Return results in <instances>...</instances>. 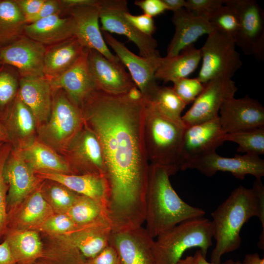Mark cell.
I'll list each match as a JSON object with an SVG mask.
<instances>
[{
    "label": "cell",
    "instance_id": "obj_1",
    "mask_svg": "<svg viewBox=\"0 0 264 264\" xmlns=\"http://www.w3.org/2000/svg\"><path fill=\"white\" fill-rule=\"evenodd\" d=\"M80 110L101 147L109 188L107 215L112 228L142 226L150 165L144 140V100L95 89Z\"/></svg>",
    "mask_w": 264,
    "mask_h": 264
},
{
    "label": "cell",
    "instance_id": "obj_2",
    "mask_svg": "<svg viewBox=\"0 0 264 264\" xmlns=\"http://www.w3.org/2000/svg\"><path fill=\"white\" fill-rule=\"evenodd\" d=\"M211 216L216 242L211 263H220L224 254L240 247L241 229L253 217H258L262 224L258 247L264 250V186L261 180L256 179L251 189L242 186L236 188Z\"/></svg>",
    "mask_w": 264,
    "mask_h": 264
},
{
    "label": "cell",
    "instance_id": "obj_3",
    "mask_svg": "<svg viewBox=\"0 0 264 264\" xmlns=\"http://www.w3.org/2000/svg\"><path fill=\"white\" fill-rule=\"evenodd\" d=\"M166 168L149 165L145 196V229L153 238L179 223L203 217L205 212L183 201L173 188Z\"/></svg>",
    "mask_w": 264,
    "mask_h": 264
},
{
    "label": "cell",
    "instance_id": "obj_4",
    "mask_svg": "<svg viewBox=\"0 0 264 264\" xmlns=\"http://www.w3.org/2000/svg\"><path fill=\"white\" fill-rule=\"evenodd\" d=\"M186 127L163 115L144 99V140L149 164L166 168L172 176L182 164V147Z\"/></svg>",
    "mask_w": 264,
    "mask_h": 264
},
{
    "label": "cell",
    "instance_id": "obj_5",
    "mask_svg": "<svg viewBox=\"0 0 264 264\" xmlns=\"http://www.w3.org/2000/svg\"><path fill=\"white\" fill-rule=\"evenodd\" d=\"M154 240L152 254L154 264H177L184 253L198 247L206 257L212 246L211 221L203 217L183 221L161 233Z\"/></svg>",
    "mask_w": 264,
    "mask_h": 264
},
{
    "label": "cell",
    "instance_id": "obj_6",
    "mask_svg": "<svg viewBox=\"0 0 264 264\" xmlns=\"http://www.w3.org/2000/svg\"><path fill=\"white\" fill-rule=\"evenodd\" d=\"M52 91L50 114L47 122L39 127V133L43 143L64 152L84 126V120L80 109L62 89Z\"/></svg>",
    "mask_w": 264,
    "mask_h": 264
},
{
    "label": "cell",
    "instance_id": "obj_7",
    "mask_svg": "<svg viewBox=\"0 0 264 264\" xmlns=\"http://www.w3.org/2000/svg\"><path fill=\"white\" fill-rule=\"evenodd\" d=\"M231 36L217 30L208 35L200 48L202 64L197 78L203 84L217 78L232 79L242 65Z\"/></svg>",
    "mask_w": 264,
    "mask_h": 264
},
{
    "label": "cell",
    "instance_id": "obj_8",
    "mask_svg": "<svg viewBox=\"0 0 264 264\" xmlns=\"http://www.w3.org/2000/svg\"><path fill=\"white\" fill-rule=\"evenodd\" d=\"M237 13L239 28L234 40L246 55L264 60V12L254 0H224Z\"/></svg>",
    "mask_w": 264,
    "mask_h": 264
},
{
    "label": "cell",
    "instance_id": "obj_9",
    "mask_svg": "<svg viewBox=\"0 0 264 264\" xmlns=\"http://www.w3.org/2000/svg\"><path fill=\"white\" fill-rule=\"evenodd\" d=\"M99 6L102 31L126 36L136 45L142 57L160 55L157 50L156 40L139 32L125 18L124 13L129 11L127 0H100Z\"/></svg>",
    "mask_w": 264,
    "mask_h": 264
},
{
    "label": "cell",
    "instance_id": "obj_10",
    "mask_svg": "<svg viewBox=\"0 0 264 264\" xmlns=\"http://www.w3.org/2000/svg\"><path fill=\"white\" fill-rule=\"evenodd\" d=\"M187 169H196L207 176H212L221 171L229 172L242 180L247 175L261 180L264 176V160L260 156L248 154H236L233 157H222L214 151L183 163L180 170Z\"/></svg>",
    "mask_w": 264,
    "mask_h": 264
},
{
    "label": "cell",
    "instance_id": "obj_11",
    "mask_svg": "<svg viewBox=\"0 0 264 264\" xmlns=\"http://www.w3.org/2000/svg\"><path fill=\"white\" fill-rule=\"evenodd\" d=\"M103 37L115 52L122 64L129 70L132 81L141 92L145 100H150L159 86L155 73L160 66L162 57L160 55L144 58L131 51L125 45L110 33L102 31Z\"/></svg>",
    "mask_w": 264,
    "mask_h": 264
},
{
    "label": "cell",
    "instance_id": "obj_12",
    "mask_svg": "<svg viewBox=\"0 0 264 264\" xmlns=\"http://www.w3.org/2000/svg\"><path fill=\"white\" fill-rule=\"evenodd\" d=\"M64 152L74 174H90L106 178L100 144L94 132L85 123Z\"/></svg>",
    "mask_w": 264,
    "mask_h": 264
},
{
    "label": "cell",
    "instance_id": "obj_13",
    "mask_svg": "<svg viewBox=\"0 0 264 264\" xmlns=\"http://www.w3.org/2000/svg\"><path fill=\"white\" fill-rule=\"evenodd\" d=\"M237 90L232 79L217 78L205 84L202 92L182 116L186 128L218 117L222 104L234 97Z\"/></svg>",
    "mask_w": 264,
    "mask_h": 264
},
{
    "label": "cell",
    "instance_id": "obj_14",
    "mask_svg": "<svg viewBox=\"0 0 264 264\" xmlns=\"http://www.w3.org/2000/svg\"><path fill=\"white\" fill-rule=\"evenodd\" d=\"M45 49L46 46L23 34L0 47V65L13 67L21 77H43Z\"/></svg>",
    "mask_w": 264,
    "mask_h": 264
},
{
    "label": "cell",
    "instance_id": "obj_15",
    "mask_svg": "<svg viewBox=\"0 0 264 264\" xmlns=\"http://www.w3.org/2000/svg\"><path fill=\"white\" fill-rule=\"evenodd\" d=\"M221 129L224 134L264 127V107L248 96L231 97L225 100L219 111Z\"/></svg>",
    "mask_w": 264,
    "mask_h": 264
},
{
    "label": "cell",
    "instance_id": "obj_16",
    "mask_svg": "<svg viewBox=\"0 0 264 264\" xmlns=\"http://www.w3.org/2000/svg\"><path fill=\"white\" fill-rule=\"evenodd\" d=\"M4 179L8 186L7 211L14 209L43 181L24 160L18 149H12L4 164Z\"/></svg>",
    "mask_w": 264,
    "mask_h": 264
},
{
    "label": "cell",
    "instance_id": "obj_17",
    "mask_svg": "<svg viewBox=\"0 0 264 264\" xmlns=\"http://www.w3.org/2000/svg\"><path fill=\"white\" fill-rule=\"evenodd\" d=\"M87 49L88 66L97 90L123 94L136 86L121 62H113L97 50Z\"/></svg>",
    "mask_w": 264,
    "mask_h": 264
},
{
    "label": "cell",
    "instance_id": "obj_18",
    "mask_svg": "<svg viewBox=\"0 0 264 264\" xmlns=\"http://www.w3.org/2000/svg\"><path fill=\"white\" fill-rule=\"evenodd\" d=\"M99 0L93 4L72 8L66 13L73 21L74 36L85 48L95 49L109 60L120 63L104 39L99 25Z\"/></svg>",
    "mask_w": 264,
    "mask_h": 264
},
{
    "label": "cell",
    "instance_id": "obj_19",
    "mask_svg": "<svg viewBox=\"0 0 264 264\" xmlns=\"http://www.w3.org/2000/svg\"><path fill=\"white\" fill-rule=\"evenodd\" d=\"M154 239L142 226L111 231L109 244L116 251L120 264H154Z\"/></svg>",
    "mask_w": 264,
    "mask_h": 264
},
{
    "label": "cell",
    "instance_id": "obj_20",
    "mask_svg": "<svg viewBox=\"0 0 264 264\" xmlns=\"http://www.w3.org/2000/svg\"><path fill=\"white\" fill-rule=\"evenodd\" d=\"M172 20L175 31L167 48V57L178 55L193 45L199 37L208 35L215 30L207 18L185 8L174 12Z\"/></svg>",
    "mask_w": 264,
    "mask_h": 264
},
{
    "label": "cell",
    "instance_id": "obj_21",
    "mask_svg": "<svg viewBox=\"0 0 264 264\" xmlns=\"http://www.w3.org/2000/svg\"><path fill=\"white\" fill-rule=\"evenodd\" d=\"M224 134L219 117L186 127L183 134L181 166L193 158L216 151L224 142Z\"/></svg>",
    "mask_w": 264,
    "mask_h": 264
},
{
    "label": "cell",
    "instance_id": "obj_22",
    "mask_svg": "<svg viewBox=\"0 0 264 264\" xmlns=\"http://www.w3.org/2000/svg\"><path fill=\"white\" fill-rule=\"evenodd\" d=\"M49 81L52 90L62 89L69 100L80 109L88 96L96 89L88 66L87 49L74 65Z\"/></svg>",
    "mask_w": 264,
    "mask_h": 264
},
{
    "label": "cell",
    "instance_id": "obj_23",
    "mask_svg": "<svg viewBox=\"0 0 264 264\" xmlns=\"http://www.w3.org/2000/svg\"><path fill=\"white\" fill-rule=\"evenodd\" d=\"M112 227L106 219L87 225L77 226L71 231L56 236L76 248L86 259L94 257L109 245Z\"/></svg>",
    "mask_w": 264,
    "mask_h": 264
},
{
    "label": "cell",
    "instance_id": "obj_24",
    "mask_svg": "<svg viewBox=\"0 0 264 264\" xmlns=\"http://www.w3.org/2000/svg\"><path fill=\"white\" fill-rule=\"evenodd\" d=\"M52 95L50 82L44 76L21 77L17 96L32 112L38 128L49 118Z\"/></svg>",
    "mask_w": 264,
    "mask_h": 264
},
{
    "label": "cell",
    "instance_id": "obj_25",
    "mask_svg": "<svg viewBox=\"0 0 264 264\" xmlns=\"http://www.w3.org/2000/svg\"><path fill=\"white\" fill-rule=\"evenodd\" d=\"M53 214L42 196L40 185L18 206L7 212V229L35 230Z\"/></svg>",
    "mask_w": 264,
    "mask_h": 264
},
{
    "label": "cell",
    "instance_id": "obj_26",
    "mask_svg": "<svg viewBox=\"0 0 264 264\" xmlns=\"http://www.w3.org/2000/svg\"><path fill=\"white\" fill-rule=\"evenodd\" d=\"M43 180L57 182L73 192L100 200L107 205L109 188L105 177L90 174H67L51 172H35Z\"/></svg>",
    "mask_w": 264,
    "mask_h": 264
},
{
    "label": "cell",
    "instance_id": "obj_27",
    "mask_svg": "<svg viewBox=\"0 0 264 264\" xmlns=\"http://www.w3.org/2000/svg\"><path fill=\"white\" fill-rule=\"evenodd\" d=\"M86 49L75 36L46 46L44 76L50 80L60 75L79 60Z\"/></svg>",
    "mask_w": 264,
    "mask_h": 264
},
{
    "label": "cell",
    "instance_id": "obj_28",
    "mask_svg": "<svg viewBox=\"0 0 264 264\" xmlns=\"http://www.w3.org/2000/svg\"><path fill=\"white\" fill-rule=\"evenodd\" d=\"M23 35L47 46L74 36L73 21L70 16L56 14L27 24Z\"/></svg>",
    "mask_w": 264,
    "mask_h": 264
},
{
    "label": "cell",
    "instance_id": "obj_29",
    "mask_svg": "<svg viewBox=\"0 0 264 264\" xmlns=\"http://www.w3.org/2000/svg\"><path fill=\"white\" fill-rule=\"evenodd\" d=\"M3 125L13 148L21 149L35 140L37 127L35 118L18 96Z\"/></svg>",
    "mask_w": 264,
    "mask_h": 264
},
{
    "label": "cell",
    "instance_id": "obj_30",
    "mask_svg": "<svg viewBox=\"0 0 264 264\" xmlns=\"http://www.w3.org/2000/svg\"><path fill=\"white\" fill-rule=\"evenodd\" d=\"M18 149L34 172L45 171L74 174L66 160L43 142L34 140L25 147Z\"/></svg>",
    "mask_w": 264,
    "mask_h": 264
},
{
    "label": "cell",
    "instance_id": "obj_31",
    "mask_svg": "<svg viewBox=\"0 0 264 264\" xmlns=\"http://www.w3.org/2000/svg\"><path fill=\"white\" fill-rule=\"evenodd\" d=\"M3 240L8 244L15 264H32L44 250L41 235L35 230L7 229Z\"/></svg>",
    "mask_w": 264,
    "mask_h": 264
},
{
    "label": "cell",
    "instance_id": "obj_32",
    "mask_svg": "<svg viewBox=\"0 0 264 264\" xmlns=\"http://www.w3.org/2000/svg\"><path fill=\"white\" fill-rule=\"evenodd\" d=\"M201 60L200 49L192 45L176 56L162 57L161 63L155 73V78L164 83H174L187 78L196 69Z\"/></svg>",
    "mask_w": 264,
    "mask_h": 264
},
{
    "label": "cell",
    "instance_id": "obj_33",
    "mask_svg": "<svg viewBox=\"0 0 264 264\" xmlns=\"http://www.w3.org/2000/svg\"><path fill=\"white\" fill-rule=\"evenodd\" d=\"M41 237L44 250L32 264H87L80 252L64 240L43 234Z\"/></svg>",
    "mask_w": 264,
    "mask_h": 264
},
{
    "label": "cell",
    "instance_id": "obj_34",
    "mask_svg": "<svg viewBox=\"0 0 264 264\" xmlns=\"http://www.w3.org/2000/svg\"><path fill=\"white\" fill-rule=\"evenodd\" d=\"M26 24L14 0H0V47L23 35Z\"/></svg>",
    "mask_w": 264,
    "mask_h": 264
},
{
    "label": "cell",
    "instance_id": "obj_35",
    "mask_svg": "<svg viewBox=\"0 0 264 264\" xmlns=\"http://www.w3.org/2000/svg\"><path fill=\"white\" fill-rule=\"evenodd\" d=\"M66 214L77 226L108 219L105 203L82 195H79Z\"/></svg>",
    "mask_w": 264,
    "mask_h": 264
},
{
    "label": "cell",
    "instance_id": "obj_36",
    "mask_svg": "<svg viewBox=\"0 0 264 264\" xmlns=\"http://www.w3.org/2000/svg\"><path fill=\"white\" fill-rule=\"evenodd\" d=\"M40 190L55 214L66 213L80 195L63 185L50 180H43Z\"/></svg>",
    "mask_w": 264,
    "mask_h": 264
},
{
    "label": "cell",
    "instance_id": "obj_37",
    "mask_svg": "<svg viewBox=\"0 0 264 264\" xmlns=\"http://www.w3.org/2000/svg\"><path fill=\"white\" fill-rule=\"evenodd\" d=\"M164 116L185 127L181 113L186 104L176 95L172 87L159 86L150 100Z\"/></svg>",
    "mask_w": 264,
    "mask_h": 264
},
{
    "label": "cell",
    "instance_id": "obj_38",
    "mask_svg": "<svg viewBox=\"0 0 264 264\" xmlns=\"http://www.w3.org/2000/svg\"><path fill=\"white\" fill-rule=\"evenodd\" d=\"M20 79L15 68L0 65V121L2 124L17 96Z\"/></svg>",
    "mask_w": 264,
    "mask_h": 264
},
{
    "label": "cell",
    "instance_id": "obj_39",
    "mask_svg": "<svg viewBox=\"0 0 264 264\" xmlns=\"http://www.w3.org/2000/svg\"><path fill=\"white\" fill-rule=\"evenodd\" d=\"M224 140L237 144V152L239 153L257 156L264 154V127L226 133Z\"/></svg>",
    "mask_w": 264,
    "mask_h": 264
},
{
    "label": "cell",
    "instance_id": "obj_40",
    "mask_svg": "<svg viewBox=\"0 0 264 264\" xmlns=\"http://www.w3.org/2000/svg\"><path fill=\"white\" fill-rule=\"evenodd\" d=\"M208 20L216 30L234 39L239 30V20L237 12L232 7L224 4Z\"/></svg>",
    "mask_w": 264,
    "mask_h": 264
},
{
    "label": "cell",
    "instance_id": "obj_41",
    "mask_svg": "<svg viewBox=\"0 0 264 264\" xmlns=\"http://www.w3.org/2000/svg\"><path fill=\"white\" fill-rule=\"evenodd\" d=\"M12 149L9 142L4 143L0 147V243L3 241L7 230L8 219L6 199L8 186L4 179L3 170Z\"/></svg>",
    "mask_w": 264,
    "mask_h": 264
},
{
    "label": "cell",
    "instance_id": "obj_42",
    "mask_svg": "<svg viewBox=\"0 0 264 264\" xmlns=\"http://www.w3.org/2000/svg\"><path fill=\"white\" fill-rule=\"evenodd\" d=\"M77 225L66 213H54L35 229L41 234L49 236H59L67 233Z\"/></svg>",
    "mask_w": 264,
    "mask_h": 264
},
{
    "label": "cell",
    "instance_id": "obj_43",
    "mask_svg": "<svg viewBox=\"0 0 264 264\" xmlns=\"http://www.w3.org/2000/svg\"><path fill=\"white\" fill-rule=\"evenodd\" d=\"M173 84L174 91L186 105L193 102L204 88V84L197 78H184Z\"/></svg>",
    "mask_w": 264,
    "mask_h": 264
},
{
    "label": "cell",
    "instance_id": "obj_44",
    "mask_svg": "<svg viewBox=\"0 0 264 264\" xmlns=\"http://www.w3.org/2000/svg\"><path fill=\"white\" fill-rule=\"evenodd\" d=\"M224 4V0H186L185 8L208 19Z\"/></svg>",
    "mask_w": 264,
    "mask_h": 264
},
{
    "label": "cell",
    "instance_id": "obj_45",
    "mask_svg": "<svg viewBox=\"0 0 264 264\" xmlns=\"http://www.w3.org/2000/svg\"><path fill=\"white\" fill-rule=\"evenodd\" d=\"M125 18L139 32L150 36L155 32V26L152 17L144 14L133 15L129 11L124 14Z\"/></svg>",
    "mask_w": 264,
    "mask_h": 264
},
{
    "label": "cell",
    "instance_id": "obj_46",
    "mask_svg": "<svg viewBox=\"0 0 264 264\" xmlns=\"http://www.w3.org/2000/svg\"><path fill=\"white\" fill-rule=\"evenodd\" d=\"M56 14L64 15L60 0H45L39 12L30 19L27 24Z\"/></svg>",
    "mask_w": 264,
    "mask_h": 264
},
{
    "label": "cell",
    "instance_id": "obj_47",
    "mask_svg": "<svg viewBox=\"0 0 264 264\" xmlns=\"http://www.w3.org/2000/svg\"><path fill=\"white\" fill-rule=\"evenodd\" d=\"M87 264H120L115 249L109 245L93 258L86 259Z\"/></svg>",
    "mask_w": 264,
    "mask_h": 264
},
{
    "label": "cell",
    "instance_id": "obj_48",
    "mask_svg": "<svg viewBox=\"0 0 264 264\" xmlns=\"http://www.w3.org/2000/svg\"><path fill=\"white\" fill-rule=\"evenodd\" d=\"M134 4L142 10L144 14L152 18L167 10L162 0H137Z\"/></svg>",
    "mask_w": 264,
    "mask_h": 264
},
{
    "label": "cell",
    "instance_id": "obj_49",
    "mask_svg": "<svg viewBox=\"0 0 264 264\" xmlns=\"http://www.w3.org/2000/svg\"><path fill=\"white\" fill-rule=\"evenodd\" d=\"M23 15L26 23L40 10L45 0H14Z\"/></svg>",
    "mask_w": 264,
    "mask_h": 264
},
{
    "label": "cell",
    "instance_id": "obj_50",
    "mask_svg": "<svg viewBox=\"0 0 264 264\" xmlns=\"http://www.w3.org/2000/svg\"><path fill=\"white\" fill-rule=\"evenodd\" d=\"M0 264H15L8 244L5 240L0 243Z\"/></svg>",
    "mask_w": 264,
    "mask_h": 264
},
{
    "label": "cell",
    "instance_id": "obj_51",
    "mask_svg": "<svg viewBox=\"0 0 264 264\" xmlns=\"http://www.w3.org/2000/svg\"><path fill=\"white\" fill-rule=\"evenodd\" d=\"M98 0H60L64 10V14L70 9L84 5L93 4L97 2Z\"/></svg>",
    "mask_w": 264,
    "mask_h": 264
},
{
    "label": "cell",
    "instance_id": "obj_52",
    "mask_svg": "<svg viewBox=\"0 0 264 264\" xmlns=\"http://www.w3.org/2000/svg\"><path fill=\"white\" fill-rule=\"evenodd\" d=\"M193 256L195 259V264H215L207 261L206 258L203 256L199 249L196 251ZM219 264H242V262L239 260L234 261L232 259H229Z\"/></svg>",
    "mask_w": 264,
    "mask_h": 264
},
{
    "label": "cell",
    "instance_id": "obj_53",
    "mask_svg": "<svg viewBox=\"0 0 264 264\" xmlns=\"http://www.w3.org/2000/svg\"><path fill=\"white\" fill-rule=\"evenodd\" d=\"M167 8V10L175 12L185 8V0H162Z\"/></svg>",
    "mask_w": 264,
    "mask_h": 264
},
{
    "label": "cell",
    "instance_id": "obj_54",
    "mask_svg": "<svg viewBox=\"0 0 264 264\" xmlns=\"http://www.w3.org/2000/svg\"><path fill=\"white\" fill-rule=\"evenodd\" d=\"M242 264H264V259L257 253L245 255Z\"/></svg>",
    "mask_w": 264,
    "mask_h": 264
},
{
    "label": "cell",
    "instance_id": "obj_55",
    "mask_svg": "<svg viewBox=\"0 0 264 264\" xmlns=\"http://www.w3.org/2000/svg\"><path fill=\"white\" fill-rule=\"evenodd\" d=\"M126 94L130 99L134 101L144 100L141 92L136 86L131 88Z\"/></svg>",
    "mask_w": 264,
    "mask_h": 264
},
{
    "label": "cell",
    "instance_id": "obj_56",
    "mask_svg": "<svg viewBox=\"0 0 264 264\" xmlns=\"http://www.w3.org/2000/svg\"><path fill=\"white\" fill-rule=\"evenodd\" d=\"M177 264H195L194 256H187L184 259H181Z\"/></svg>",
    "mask_w": 264,
    "mask_h": 264
},
{
    "label": "cell",
    "instance_id": "obj_57",
    "mask_svg": "<svg viewBox=\"0 0 264 264\" xmlns=\"http://www.w3.org/2000/svg\"><path fill=\"white\" fill-rule=\"evenodd\" d=\"M10 142L8 135L0 131V143Z\"/></svg>",
    "mask_w": 264,
    "mask_h": 264
},
{
    "label": "cell",
    "instance_id": "obj_58",
    "mask_svg": "<svg viewBox=\"0 0 264 264\" xmlns=\"http://www.w3.org/2000/svg\"><path fill=\"white\" fill-rule=\"evenodd\" d=\"M0 132H5L7 134L6 132V131H5V129L2 124V123H1V122L0 121Z\"/></svg>",
    "mask_w": 264,
    "mask_h": 264
},
{
    "label": "cell",
    "instance_id": "obj_59",
    "mask_svg": "<svg viewBox=\"0 0 264 264\" xmlns=\"http://www.w3.org/2000/svg\"><path fill=\"white\" fill-rule=\"evenodd\" d=\"M4 143H0V147L2 145V144Z\"/></svg>",
    "mask_w": 264,
    "mask_h": 264
}]
</instances>
